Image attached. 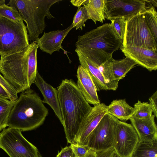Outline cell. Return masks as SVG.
Here are the masks:
<instances>
[{"label": "cell", "mask_w": 157, "mask_h": 157, "mask_svg": "<svg viewBox=\"0 0 157 157\" xmlns=\"http://www.w3.org/2000/svg\"><path fill=\"white\" fill-rule=\"evenodd\" d=\"M88 1V0H71L70 2L73 5L79 7L86 4Z\"/></svg>", "instance_id": "obj_37"}, {"label": "cell", "mask_w": 157, "mask_h": 157, "mask_svg": "<svg viewBox=\"0 0 157 157\" xmlns=\"http://www.w3.org/2000/svg\"><path fill=\"white\" fill-rule=\"evenodd\" d=\"M132 157H157V140L139 141Z\"/></svg>", "instance_id": "obj_24"}, {"label": "cell", "mask_w": 157, "mask_h": 157, "mask_svg": "<svg viewBox=\"0 0 157 157\" xmlns=\"http://www.w3.org/2000/svg\"><path fill=\"white\" fill-rule=\"evenodd\" d=\"M154 115L157 117V91L156 90L149 98Z\"/></svg>", "instance_id": "obj_34"}, {"label": "cell", "mask_w": 157, "mask_h": 157, "mask_svg": "<svg viewBox=\"0 0 157 157\" xmlns=\"http://www.w3.org/2000/svg\"><path fill=\"white\" fill-rule=\"evenodd\" d=\"M0 17L16 22L22 20L19 12L14 8L4 4L0 5Z\"/></svg>", "instance_id": "obj_29"}, {"label": "cell", "mask_w": 157, "mask_h": 157, "mask_svg": "<svg viewBox=\"0 0 157 157\" xmlns=\"http://www.w3.org/2000/svg\"><path fill=\"white\" fill-rule=\"evenodd\" d=\"M15 101L0 98V131L8 126V122Z\"/></svg>", "instance_id": "obj_25"}, {"label": "cell", "mask_w": 157, "mask_h": 157, "mask_svg": "<svg viewBox=\"0 0 157 157\" xmlns=\"http://www.w3.org/2000/svg\"><path fill=\"white\" fill-rule=\"evenodd\" d=\"M137 64L136 62L127 56L120 60H116L113 58L112 65L115 78L119 81L123 79L126 74Z\"/></svg>", "instance_id": "obj_21"}, {"label": "cell", "mask_w": 157, "mask_h": 157, "mask_svg": "<svg viewBox=\"0 0 157 157\" xmlns=\"http://www.w3.org/2000/svg\"><path fill=\"white\" fill-rule=\"evenodd\" d=\"M146 3H147L150 5V6H152L154 7H157V0H143Z\"/></svg>", "instance_id": "obj_38"}, {"label": "cell", "mask_w": 157, "mask_h": 157, "mask_svg": "<svg viewBox=\"0 0 157 157\" xmlns=\"http://www.w3.org/2000/svg\"><path fill=\"white\" fill-rule=\"evenodd\" d=\"M48 113L38 94L30 88L22 92L15 101L8 126L21 131L32 130L43 123Z\"/></svg>", "instance_id": "obj_2"}, {"label": "cell", "mask_w": 157, "mask_h": 157, "mask_svg": "<svg viewBox=\"0 0 157 157\" xmlns=\"http://www.w3.org/2000/svg\"><path fill=\"white\" fill-rule=\"evenodd\" d=\"M77 85L84 98L90 104L94 105L100 103L97 90L88 72L80 65L77 69Z\"/></svg>", "instance_id": "obj_16"}, {"label": "cell", "mask_w": 157, "mask_h": 157, "mask_svg": "<svg viewBox=\"0 0 157 157\" xmlns=\"http://www.w3.org/2000/svg\"><path fill=\"white\" fill-rule=\"evenodd\" d=\"M122 52L136 62L137 64L149 71L157 69V49H151L142 47L127 46L120 48Z\"/></svg>", "instance_id": "obj_14"}, {"label": "cell", "mask_w": 157, "mask_h": 157, "mask_svg": "<svg viewBox=\"0 0 157 157\" xmlns=\"http://www.w3.org/2000/svg\"><path fill=\"white\" fill-rule=\"evenodd\" d=\"M61 0H11L8 5L19 13L26 24L29 40L36 41L46 27V17L55 18L50 12L51 6Z\"/></svg>", "instance_id": "obj_3"}, {"label": "cell", "mask_w": 157, "mask_h": 157, "mask_svg": "<svg viewBox=\"0 0 157 157\" xmlns=\"http://www.w3.org/2000/svg\"><path fill=\"white\" fill-rule=\"evenodd\" d=\"M0 84L9 94L10 100L16 101L18 99V93L14 88L0 74Z\"/></svg>", "instance_id": "obj_31"}, {"label": "cell", "mask_w": 157, "mask_h": 157, "mask_svg": "<svg viewBox=\"0 0 157 157\" xmlns=\"http://www.w3.org/2000/svg\"><path fill=\"white\" fill-rule=\"evenodd\" d=\"M122 45V41L111 23H105L79 36L75 43L76 49L78 50H101L111 55Z\"/></svg>", "instance_id": "obj_5"}, {"label": "cell", "mask_w": 157, "mask_h": 157, "mask_svg": "<svg viewBox=\"0 0 157 157\" xmlns=\"http://www.w3.org/2000/svg\"><path fill=\"white\" fill-rule=\"evenodd\" d=\"M74 157H75V155H74Z\"/></svg>", "instance_id": "obj_41"}, {"label": "cell", "mask_w": 157, "mask_h": 157, "mask_svg": "<svg viewBox=\"0 0 157 157\" xmlns=\"http://www.w3.org/2000/svg\"><path fill=\"white\" fill-rule=\"evenodd\" d=\"M147 25L157 41V12L155 8L152 6L147 7L143 12Z\"/></svg>", "instance_id": "obj_26"}, {"label": "cell", "mask_w": 157, "mask_h": 157, "mask_svg": "<svg viewBox=\"0 0 157 157\" xmlns=\"http://www.w3.org/2000/svg\"><path fill=\"white\" fill-rule=\"evenodd\" d=\"M0 98L10 100L9 95L5 89L0 84Z\"/></svg>", "instance_id": "obj_36"}, {"label": "cell", "mask_w": 157, "mask_h": 157, "mask_svg": "<svg viewBox=\"0 0 157 157\" xmlns=\"http://www.w3.org/2000/svg\"><path fill=\"white\" fill-rule=\"evenodd\" d=\"M26 26L23 21H14L0 17V55L19 52L29 45Z\"/></svg>", "instance_id": "obj_6"}, {"label": "cell", "mask_w": 157, "mask_h": 157, "mask_svg": "<svg viewBox=\"0 0 157 157\" xmlns=\"http://www.w3.org/2000/svg\"><path fill=\"white\" fill-rule=\"evenodd\" d=\"M139 141L132 125L118 120L114 130L113 147L117 157H132Z\"/></svg>", "instance_id": "obj_10"}, {"label": "cell", "mask_w": 157, "mask_h": 157, "mask_svg": "<svg viewBox=\"0 0 157 157\" xmlns=\"http://www.w3.org/2000/svg\"><path fill=\"white\" fill-rule=\"evenodd\" d=\"M107 108L108 106L103 103L92 107L82 120L72 144L86 146L89 136L108 113Z\"/></svg>", "instance_id": "obj_13"}, {"label": "cell", "mask_w": 157, "mask_h": 157, "mask_svg": "<svg viewBox=\"0 0 157 157\" xmlns=\"http://www.w3.org/2000/svg\"><path fill=\"white\" fill-rule=\"evenodd\" d=\"M112 55H108L100 63L98 69L102 75L108 90H116L118 87L119 81L113 74L112 65Z\"/></svg>", "instance_id": "obj_20"}, {"label": "cell", "mask_w": 157, "mask_h": 157, "mask_svg": "<svg viewBox=\"0 0 157 157\" xmlns=\"http://www.w3.org/2000/svg\"><path fill=\"white\" fill-rule=\"evenodd\" d=\"M110 21L115 33L122 43L125 32L126 19L124 18H118Z\"/></svg>", "instance_id": "obj_30"}, {"label": "cell", "mask_w": 157, "mask_h": 157, "mask_svg": "<svg viewBox=\"0 0 157 157\" xmlns=\"http://www.w3.org/2000/svg\"><path fill=\"white\" fill-rule=\"evenodd\" d=\"M21 131L8 127L0 133V148L10 157H41L37 148L22 135Z\"/></svg>", "instance_id": "obj_8"}, {"label": "cell", "mask_w": 157, "mask_h": 157, "mask_svg": "<svg viewBox=\"0 0 157 157\" xmlns=\"http://www.w3.org/2000/svg\"><path fill=\"white\" fill-rule=\"evenodd\" d=\"M122 46L157 49V42L147 25L143 12L126 19Z\"/></svg>", "instance_id": "obj_7"}, {"label": "cell", "mask_w": 157, "mask_h": 157, "mask_svg": "<svg viewBox=\"0 0 157 157\" xmlns=\"http://www.w3.org/2000/svg\"><path fill=\"white\" fill-rule=\"evenodd\" d=\"M147 8L143 0H105V17L110 20L118 18L126 19Z\"/></svg>", "instance_id": "obj_12"}, {"label": "cell", "mask_w": 157, "mask_h": 157, "mask_svg": "<svg viewBox=\"0 0 157 157\" xmlns=\"http://www.w3.org/2000/svg\"><path fill=\"white\" fill-rule=\"evenodd\" d=\"M118 120L106 113L89 136L86 146L96 152L113 148L114 130Z\"/></svg>", "instance_id": "obj_9"}, {"label": "cell", "mask_w": 157, "mask_h": 157, "mask_svg": "<svg viewBox=\"0 0 157 157\" xmlns=\"http://www.w3.org/2000/svg\"><path fill=\"white\" fill-rule=\"evenodd\" d=\"M107 110L108 113L124 122L130 120L135 111L134 107L129 105L125 99L113 100L108 106Z\"/></svg>", "instance_id": "obj_19"}, {"label": "cell", "mask_w": 157, "mask_h": 157, "mask_svg": "<svg viewBox=\"0 0 157 157\" xmlns=\"http://www.w3.org/2000/svg\"><path fill=\"white\" fill-rule=\"evenodd\" d=\"M57 91L66 137L72 144L82 120L92 107L72 79L62 80Z\"/></svg>", "instance_id": "obj_1"}, {"label": "cell", "mask_w": 157, "mask_h": 157, "mask_svg": "<svg viewBox=\"0 0 157 157\" xmlns=\"http://www.w3.org/2000/svg\"><path fill=\"white\" fill-rule=\"evenodd\" d=\"M33 83L39 89L43 96V103L48 104L51 107L63 125V123L58 97L57 90L47 83L38 71Z\"/></svg>", "instance_id": "obj_18"}, {"label": "cell", "mask_w": 157, "mask_h": 157, "mask_svg": "<svg viewBox=\"0 0 157 157\" xmlns=\"http://www.w3.org/2000/svg\"><path fill=\"white\" fill-rule=\"evenodd\" d=\"M96 152L90 149L84 157H96Z\"/></svg>", "instance_id": "obj_39"}, {"label": "cell", "mask_w": 157, "mask_h": 157, "mask_svg": "<svg viewBox=\"0 0 157 157\" xmlns=\"http://www.w3.org/2000/svg\"><path fill=\"white\" fill-rule=\"evenodd\" d=\"M73 151L71 146H67L59 152L56 157H74Z\"/></svg>", "instance_id": "obj_33"}, {"label": "cell", "mask_w": 157, "mask_h": 157, "mask_svg": "<svg viewBox=\"0 0 157 157\" xmlns=\"http://www.w3.org/2000/svg\"><path fill=\"white\" fill-rule=\"evenodd\" d=\"M29 45L19 52L1 56L0 73L18 93L30 88L28 81Z\"/></svg>", "instance_id": "obj_4"}, {"label": "cell", "mask_w": 157, "mask_h": 157, "mask_svg": "<svg viewBox=\"0 0 157 157\" xmlns=\"http://www.w3.org/2000/svg\"><path fill=\"white\" fill-rule=\"evenodd\" d=\"M74 154L75 157H84L90 149L87 146L71 144Z\"/></svg>", "instance_id": "obj_32"}, {"label": "cell", "mask_w": 157, "mask_h": 157, "mask_svg": "<svg viewBox=\"0 0 157 157\" xmlns=\"http://www.w3.org/2000/svg\"><path fill=\"white\" fill-rule=\"evenodd\" d=\"M155 116L140 118L133 116L130 120L139 138V141L152 142L157 140V127Z\"/></svg>", "instance_id": "obj_17"}, {"label": "cell", "mask_w": 157, "mask_h": 157, "mask_svg": "<svg viewBox=\"0 0 157 157\" xmlns=\"http://www.w3.org/2000/svg\"><path fill=\"white\" fill-rule=\"evenodd\" d=\"M83 6L86 9L90 19L95 24L97 21L102 23L105 20V0H88Z\"/></svg>", "instance_id": "obj_22"}, {"label": "cell", "mask_w": 157, "mask_h": 157, "mask_svg": "<svg viewBox=\"0 0 157 157\" xmlns=\"http://www.w3.org/2000/svg\"><path fill=\"white\" fill-rule=\"evenodd\" d=\"M116 155L113 148L105 151L96 152V157H115Z\"/></svg>", "instance_id": "obj_35"}, {"label": "cell", "mask_w": 157, "mask_h": 157, "mask_svg": "<svg viewBox=\"0 0 157 157\" xmlns=\"http://www.w3.org/2000/svg\"><path fill=\"white\" fill-rule=\"evenodd\" d=\"M75 52L78 57L80 65L88 72L97 91L107 90L104 79L99 71L98 66L102 60L110 54L101 50L95 49L82 51L75 49Z\"/></svg>", "instance_id": "obj_11"}, {"label": "cell", "mask_w": 157, "mask_h": 157, "mask_svg": "<svg viewBox=\"0 0 157 157\" xmlns=\"http://www.w3.org/2000/svg\"><path fill=\"white\" fill-rule=\"evenodd\" d=\"M5 0H0V5L5 4Z\"/></svg>", "instance_id": "obj_40"}, {"label": "cell", "mask_w": 157, "mask_h": 157, "mask_svg": "<svg viewBox=\"0 0 157 157\" xmlns=\"http://www.w3.org/2000/svg\"><path fill=\"white\" fill-rule=\"evenodd\" d=\"M90 19L87 11L84 6L78 7L76 12L74 15L72 23L73 28L76 30H82L83 27H85V23Z\"/></svg>", "instance_id": "obj_27"}, {"label": "cell", "mask_w": 157, "mask_h": 157, "mask_svg": "<svg viewBox=\"0 0 157 157\" xmlns=\"http://www.w3.org/2000/svg\"><path fill=\"white\" fill-rule=\"evenodd\" d=\"M38 48L36 41L31 43L29 44V56L28 81L30 88L33 83L37 71V52Z\"/></svg>", "instance_id": "obj_23"}, {"label": "cell", "mask_w": 157, "mask_h": 157, "mask_svg": "<svg viewBox=\"0 0 157 157\" xmlns=\"http://www.w3.org/2000/svg\"><path fill=\"white\" fill-rule=\"evenodd\" d=\"M73 28L72 24L64 30H58L44 32L36 43L38 48L43 52L52 55L62 48V44L69 32Z\"/></svg>", "instance_id": "obj_15"}, {"label": "cell", "mask_w": 157, "mask_h": 157, "mask_svg": "<svg viewBox=\"0 0 157 157\" xmlns=\"http://www.w3.org/2000/svg\"><path fill=\"white\" fill-rule=\"evenodd\" d=\"M135 113L133 116L140 118H146L151 117L152 114V110L150 103L141 102L138 100L134 105Z\"/></svg>", "instance_id": "obj_28"}]
</instances>
